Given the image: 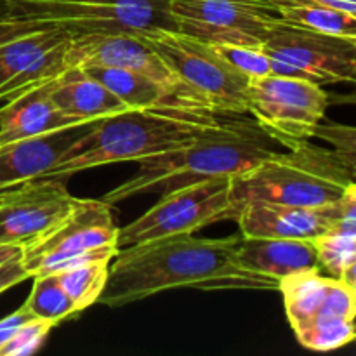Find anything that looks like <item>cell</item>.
<instances>
[{"mask_svg":"<svg viewBox=\"0 0 356 356\" xmlns=\"http://www.w3.org/2000/svg\"><path fill=\"white\" fill-rule=\"evenodd\" d=\"M238 238H197L186 233L120 247L97 302L120 308L172 289L278 291L277 280L240 263Z\"/></svg>","mask_w":356,"mask_h":356,"instance_id":"obj_1","label":"cell"},{"mask_svg":"<svg viewBox=\"0 0 356 356\" xmlns=\"http://www.w3.org/2000/svg\"><path fill=\"white\" fill-rule=\"evenodd\" d=\"M275 152V141L252 117L222 115L191 141L139 160V169L101 200L111 207L138 195H163L211 177H235Z\"/></svg>","mask_w":356,"mask_h":356,"instance_id":"obj_2","label":"cell"},{"mask_svg":"<svg viewBox=\"0 0 356 356\" xmlns=\"http://www.w3.org/2000/svg\"><path fill=\"white\" fill-rule=\"evenodd\" d=\"M221 113L184 104L129 108L99 118L73 143L45 177L66 179L83 170L118 162H139L197 138Z\"/></svg>","mask_w":356,"mask_h":356,"instance_id":"obj_3","label":"cell"},{"mask_svg":"<svg viewBox=\"0 0 356 356\" xmlns=\"http://www.w3.org/2000/svg\"><path fill=\"white\" fill-rule=\"evenodd\" d=\"M355 184L351 170L332 149L309 141L275 152L252 169L232 177L233 202L268 200L320 207L341 200Z\"/></svg>","mask_w":356,"mask_h":356,"instance_id":"obj_4","label":"cell"},{"mask_svg":"<svg viewBox=\"0 0 356 356\" xmlns=\"http://www.w3.org/2000/svg\"><path fill=\"white\" fill-rule=\"evenodd\" d=\"M6 14L68 37L101 31L177 30L169 0H13Z\"/></svg>","mask_w":356,"mask_h":356,"instance_id":"obj_5","label":"cell"},{"mask_svg":"<svg viewBox=\"0 0 356 356\" xmlns=\"http://www.w3.org/2000/svg\"><path fill=\"white\" fill-rule=\"evenodd\" d=\"M118 249V226L110 205L103 200L75 198L65 218L23 245L21 263L33 278L86 261L113 259Z\"/></svg>","mask_w":356,"mask_h":356,"instance_id":"obj_6","label":"cell"},{"mask_svg":"<svg viewBox=\"0 0 356 356\" xmlns=\"http://www.w3.org/2000/svg\"><path fill=\"white\" fill-rule=\"evenodd\" d=\"M138 35L212 111L247 115L249 79L228 65L211 44L167 28Z\"/></svg>","mask_w":356,"mask_h":356,"instance_id":"obj_7","label":"cell"},{"mask_svg":"<svg viewBox=\"0 0 356 356\" xmlns=\"http://www.w3.org/2000/svg\"><path fill=\"white\" fill-rule=\"evenodd\" d=\"M327 108L329 94L312 80L270 73L247 86V115L285 148L309 141Z\"/></svg>","mask_w":356,"mask_h":356,"instance_id":"obj_8","label":"cell"},{"mask_svg":"<svg viewBox=\"0 0 356 356\" xmlns=\"http://www.w3.org/2000/svg\"><path fill=\"white\" fill-rule=\"evenodd\" d=\"M235 202L232 177H211L179 186L124 228H118V247L186 235L225 219H233Z\"/></svg>","mask_w":356,"mask_h":356,"instance_id":"obj_9","label":"cell"},{"mask_svg":"<svg viewBox=\"0 0 356 356\" xmlns=\"http://www.w3.org/2000/svg\"><path fill=\"white\" fill-rule=\"evenodd\" d=\"M271 70L318 86L351 83L356 76V38L278 21L263 44Z\"/></svg>","mask_w":356,"mask_h":356,"instance_id":"obj_10","label":"cell"},{"mask_svg":"<svg viewBox=\"0 0 356 356\" xmlns=\"http://www.w3.org/2000/svg\"><path fill=\"white\" fill-rule=\"evenodd\" d=\"M70 37L0 14V103L51 82L65 65Z\"/></svg>","mask_w":356,"mask_h":356,"instance_id":"obj_11","label":"cell"},{"mask_svg":"<svg viewBox=\"0 0 356 356\" xmlns=\"http://www.w3.org/2000/svg\"><path fill=\"white\" fill-rule=\"evenodd\" d=\"M177 31L207 44L263 45L280 21L271 0H169Z\"/></svg>","mask_w":356,"mask_h":356,"instance_id":"obj_12","label":"cell"},{"mask_svg":"<svg viewBox=\"0 0 356 356\" xmlns=\"http://www.w3.org/2000/svg\"><path fill=\"white\" fill-rule=\"evenodd\" d=\"M65 65L79 66V68L103 66V68H118L143 73V75L152 76V79L159 80V82L165 83V86L172 87L207 106L186 83H183L174 75L165 61L149 45H146L134 31H101V33L70 37Z\"/></svg>","mask_w":356,"mask_h":356,"instance_id":"obj_13","label":"cell"},{"mask_svg":"<svg viewBox=\"0 0 356 356\" xmlns=\"http://www.w3.org/2000/svg\"><path fill=\"white\" fill-rule=\"evenodd\" d=\"M75 197L65 179L38 177L0 191V243L26 245L68 214Z\"/></svg>","mask_w":356,"mask_h":356,"instance_id":"obj_14","label":"cell"},{"mask_svg":"<svg viewBox=\"0 0 356 356\" xmlns=\"http://www.w3.org/2000/svg\"><path fill=\"white\" fill-rule=\"evenodd\" d=\"M339 216L341 200L320 207L245 200L236 204L233 212L243 238L313 240L329 229Z\"/></svg>","mask_w":356,"mask_h":356,"instance_id":"obj_15","label":"cell"},{"mask_svg":"<svg viewBox=\"0 0 356 356\" xmlns=\"http://www.w3.org/2000/svg\"><path fill=\"white\" fill-rule=\"evenodd\" d=\"M89 125L59 129L0 146V191L47 176Z\"/></svg>","mask_w":356,"mask_h":356,"instance_id":"obj_16","label":"cell"},{"mask_svg":"<svg viewBox=\"0 0 356 356\" xmlns=\"http://www.w3.org/2000/svg\"><path fill=\"white\" fill-rule=\"evenodd\" d=\"M355 287L339 278H332L315 315L302 329L294 332L301 346L325 353L350 344L355 339Z\"/></svg>","mask_w":356,"mask_h":356,"instance_id":"obj_17","label":"cell"},{"mask_svg":"<svg viewBox=\"0 0 356 356\" xmlns=\"http://www.w3.org/2000/svg\"><path fill=\"white\" fill-rule=\"evenodd\" d=\"M47 92L59 111L82 124L129 110L108 87L79 66H66L49 82Z\"/></svg>","mask_w":356,"mask_h":356,"instance_id":"obj_18","label":"cell"},{"mask_svg":"<svg viewBox=\"0 0 356 356\" xmlns=\"http://www.w3.org/2000/svg\"><path fill=\"white\" fill-rule=\"evenodd\" d=\"M47 83L26 90L0 106V146L59 129L86 125L56 108L49 97Z\"/></svg>","mask_w":356,"mask_h":356,"instance_id":"obj_19","label":"cell"},{"mask_svg":"<svg viewBox=\"0 0 356 356\" xmlns=\"http://www.w3.org/2000/svg\"><path fill=\"white\" fill-rule=\"evenodd\" d=\"M236 256L245 268L277 282L298 271L320 270L313 240L240 236Z\"/></svg>","mask_w":356,"mask_h":356,"instance_id":"obj_20","label":"cell"},{"mask_svg":"<svg viewBox=\"0 0 356 356\" xmlns=\"http://www.w3.org/2000/svg\"><path fill=\"white\" fill-rule=\"evenodd\" d=\"M320 270L356 287V186L341 198V216L329 229L313 238Z\"/></svg>","mask_w":356,"mask_h":356,"instance_id":"obj_21","label":"cell"},{"mask_svg":"<svg viewBox=\"0 0 356 356\" xmlns=\"http://www.w3.org/2000/svg\"><path fill=\"white\" fill-rule=\"evenodd\" d=\"M90 76L99 80L104 87L111 90L127 108H149L163 106V104H184V106L205 108L198 101L191 99L186 94L159 82V80L146 76L143 73L129 72L118 68H83ZM212 111V110H211Z\"/></svg>","mask_w":356,"mask_h":356,"instance_id":"obj_22","label":"cell"},{"mask_svg":"<svg viewBox=\"0 0 356 356\" xmlns=\"http://www.w3.org/2000/svg\"><path fill=\"white\" fill-rule=\"evenodd\" d=\"M282 21L325 33L356 38V16L316 0H271Z\"/></svg>","mask_w":356,"mask_h":356,"instance_id":"obj_23","label":"cell"},{"mask_svg":"<svg viewBox=\"0 0 356 356\" xmlns=\"http://www.w3.org/2000/svg\"><path fill=\"white\" fill-rule=\"evenodd\" d=\"M111 261L113 259L86 261V263H80L76 266L66 268V270L56 273L59 284L75 302L79 313L99 301L104 285L108 282Z\"/></svg>","mask_w":356,"mask_h":356,"instance_id":"obj_24","label":"cell"},{"mask_svg":"<svg viewBox=\"0 0 356 356\" xmlns=\"http://www.w3.org/2000/svg\"><path fill=\"white\" fill-rule=\"evenodd\" d=\"M24 306L30 309L33 316L49 320L56 325L79 315L75 302L61 287L56 273L33 277V287H31L28 299L24 301Z\"/></svg>","mask_w":356,"mask_h":356,"instance_id":"obj_25","label":"cell"},{"mask_svg":"<svg viewBox=\"0 0 356 356\" xmlns=\"http://www.w3.org/2000/svg\"><path fill=\"white\" fill-rule=\"evenodd\" d=\"M212 49L247 79H259L273 73L270 56L263 45L247 44H211Z\"/></svg>","mask_w":356,"mask_h":356,"instance_id":"obj_26","label":"cell"},{"mask_svg":"<svg viewBox=\"0 0 356 356\" xmlns=\"http://www.w3.org/2000/svg\"><path fill=\"white\" fill-rule=\"evenodd\" d=\"M58 327L56 323L42 318H31L16 330L9 343L0 350V356H28L33 355L44 346L51 330Z\"/></svg>","mask_w":356,"mask_h":356,"instance_id":"obj_27","label":"cell"},{"mask_svg":"<svg viewBox=\"0 0 356 356\" xmlns=\"http://www.w3.org/2000/svg\"><path fill=\"white\" fill-rule=\"evenodd\" d=\"M318 138H323L334 146L332 152L350 167L355 170V160H356V132L350 125H339V124H320L315 129V134Z\"/></svg>","mask_w":356,"mask_h":356,"instance_id":"obj_28","label":"cell"},{"mask_svg":"<svg viewBox=\"0 0 356 356\" xmlns=\"http://www.w3.org/2000/svg\"><path fill=\"white\" fill-rule=\"evenodd\" d=\"M31 318H35V316L31 315L30 309L23 305L21 308H17L16 312H13L10 315H7L6 318L0 320V350L9 343V339L16 334L17 329H19L24 322H28V320Z\"/></svg>","mask_w":356,"mask_h":356,"instance_id":"obj_29","label":"cell"},{"mask_svg":"<svg viewBox=\"0 0 356 356\" xmlns=\"http://www.w3.org/2000/svg\"><path fill=\"white\" fill-rule=\"evenodd\" d=\"M28 278H30V275H28L23 263H21V256L9 261V263L2 264V266H0V294L9 291V289H13L14 285L28 280Z\"/></svg>","mask_w":356,"mask_h":356,"instance_id":"obj_30","label":"cell"},{"mask_svg":"<svg viewBox=\"0 0 356 356\" xmlns=\"http://www.w3.org/2000/svg\"><path fill=\"white\" fill-rule=\"evenodd\" d=\"M21 254H23V245H6V243H0V266L16 259Z\"/></svg>","mask_w":356,"mask_h":356,"instance_id":"obj_31","label":"cell"},{"mask_svg":"<svg viewBox=\"0 0 356 356\" xmlns=\"http://www.w3.org/2000/svg\"><path fill=\"white\" fill-rule=\"evenodd\" d=\"M316 2L325 3V6L334 7V9L344 10V13L356 16V0H316Z\"/></svg>","mask_w":356,"mask_h":356,"instance_id":"obj_32","label":"cell"},{"mask_svg":"<svg viewBox=\"0 0 356 356\" xmlns=\"http://www.w3.org/2000/svg\"><path fill=\"white\" fill-rule=\"evenodd\" d=\"M6 13V2L3 0H0V14Z\"/></svg>","mask_w":356,"mask_h":356,"instance_id":"obj_33","label":"cell"},{"mask_svg":"<svg viewBox=\"0 0 356 356\" xmlns=\"http://www.w3.org/2000/svg\"><path fill=\"white\" fill-rule=\"evenodd\" d=\"M3 2H6V7H7V3H10V2H13V0H3Z\"/></svg>","mask_w":356,"mask_h":356,"instance_id":"obj_34","label":"cell"}]
</instances>
